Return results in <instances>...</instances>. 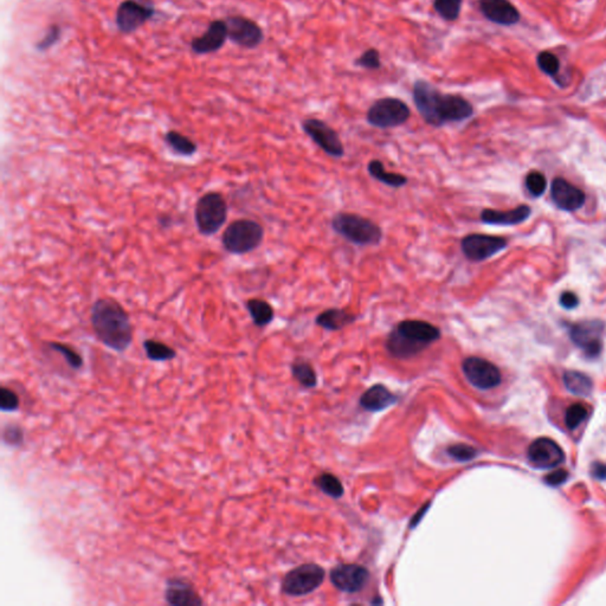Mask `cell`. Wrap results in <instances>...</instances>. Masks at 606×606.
<instances>
[{"label":"cell","mask_w":606,"mask_h":606,"mask_svg":"<svg viewBox=\"0 0 606 606\" xmlns=\"http://www.w3.org/2000/svg\"><path fill=\"white\" fill-rule=\"evenodd\" d=\"M368 571L365 567L354 564H342L334 567L330 572V581L340 591H359L366 584Z\"/></svg>","instance_id":"16"},{"label":"cell","mask_w":606,"mask_h":606,"mask_svg":"<svg viewBox=\"0 0 606 606\" xmlns=\"http://www.w3.org/2000/svg\"><path fill=\"white\" fill-rule=\"evenodd\" d=\"M228 218V204L219 192H207L195 204V221L202 236H214Z\"/></svg>","instance_id":"6"},{"label":"cell","mask_w":606,"mask_h":606,"mask_svg":"<svg viewBox=\"0 0 606 606\" xmlns=\"http://www.w3.org/2000/svg\"><path fill=\"white\" fill-rule=\"evenodd\" d=\"M528 458L538 468L552 469L564 462L565 453L553 439L538 438L528 448Z\"/></svg>","instance_id":"15"},{"label":"cell","mask_w":606,"mask_h":606,"mask_svg":"<svg viewBox=\"0 0 606 606\" xmlns=\"http://www.w3.org/2000/svg\"><path fill=\"white\" fill-rule=\"evenodd\" d=\"M434 11L446 22H455L462 10V0H434Z\"/></svg>","instance_id":"29"},{"label":"cell","mask_w":606,"mask_h":606,"mask_svg":"<svg viewBox=\"0 0 606 606\" xmlns=\"http://www.w3.org/2000/svg\"><path fill=\"white\" fill-rule=\"evenodd\" d=\"M166 602L172 606H200L202 597L195 592L191 583L183 578H171L166 583Z\"/></svg>","instance_id":"18"},{"label":"cell","mask_w":606,"mask_h":606,"mask_svg":"<svg viewBox=\"0 0 606 606\" xmlns=\"http://www.w3.org/2000/svg\"><path fill=\"white\" fill-rule=\"evenodd\" d=\"M302 129L325 154L333 157H344V145L341 143L339 134L325 121L306 119L302 122Z\"/></svg>","instance_id":"11"},{"label":"cell","mask_w":606,"mask_h":606,"mask_svg":"<svg viewBox=\"0 0 606 606\" xmlns=\"http://www.w3.org/2000/svg\"><path fill=\"white\" fill-rule=\"evenodd\" d=\"M228 38V27L225 20H214L205 34L191 41V49L195 53L204 55L221 49Z\"/></svg>","instance_id":"20"},{"label":"cell","mask_w":606,"mask_h":606,"mask_svg":"<svg viewBox=\"0 0 606 606\" xmlns=\"http://www.w3.org/2000/svg\"><path fill=\"white\" fill-rule=\"evenodd\" d=\"M560 304L565 309H573V308H576L579 304V299H578V296L574 292H562V296H560Z\"/></svg>","instance_id":"42"},{"label":"cell","mask_w":606,"mask_h":606,"mask_svg":"<svg viewBox=\"0 0 606 606\" xmlns=\"http://www.w3.org/2000/svg\"><path fill=\"white\" fill-rule=\"evenodd\" d=\"M450 456L460 462H467L477 456V450L467 444H455L448 449Z\"/></svg>","instance_id":"39"},{"label":"cell","mask_w":606,"mask_h":606,"mask_svg":"<svg viewBox=\"0 0 606 606\" xmlns=\"http://www.w3.org/2000/svg\"><path fill=\"white\" fill-rule=\"evenodd\" d=\"M411 109L397 98H379L367 110L366 120L372 127L380 129L399 127L408 122Z\"/></svg>","instance_id":"7"},{"label":"cell","mask_w":606,"mask_h":606,"mask_svg":"<svg viewBox=\"0 0 606 606\" xmlns=\"http://www.w3.org/2000/svg\"><path fill=\"white\" fill-rule=\"evenodd\" d=\"M356 316L352 313L341 309V308H330L322 311L321 314H318L315 318V323L322 327L323 330L335 332L340 330L347 325H352L353 322H356Z\"/></svg>","instance_id":"22"},{"label":"cell","mask_w":606,"mask_h":606,"mask_svg":"<svg viewBox=\"0 0 606 606\" xmlns=\"http://www.w3.org/2000/svg\"><path fill=\"white\" fill-rule=\"evenodd\" d=\"M412 98L419 115L432 127L462 122L474 115V107L467 98L458 94H443L427 79L413 83Z\"/></svg>","instance_id":"1"},{"label":"cell","mask_w":606,"mask_h":606,"mask_svg":"<svg viewBox=\"0 0 606 606\" xmlns=\"http://www.w3.org/2000/svg\"><path fill=\"white\" fill-rule=\"evenodd\" d=\"M48 344L53 351L60 353V356H63L67 365L72 367V370H79L83 366V358L79 356V353L76 352L74 348L65 344L55 342V341L49 342Z\"/></svg>","instance_id":"30"},{"label":"cell","mask_w":606,"mask_h":606,"mask_svg":"<svg viewBox=\"0 0 606 606\" xmlns=\"http://www.w3.org/2000/svg\"><path fill=\"white\" fill-rule=\"evenodd\" d=\"M143 349L146 352L148 359L152 361H169L176 356V349L169 347V344H164L161 341L147 339L143 341Z\"/></svg>","instance_id":"28"},{"label":"cell","mask_w":606,"mask_h":606,"mask_svg":"<svg viewBox=\"0 0 606 606\" xmlns=\"http://www.w3.org/2000/svg\"><path fill=\"white\" fill-rule=\"evenodd\" d=\"M507 247V240L502 237L470 233L460 240V250L465 259L472 262H482L491 259Z\"/></svg>","instance_id":"9"},{"label":"cell","mask_w":606,"mask_h":606,"mask_svg":"<svg viewBox=\"0 0 606 606\" xmlns=\"http://www.w3.org/2000/svg\"><path fill=\"white\" fill-rule=\"evenodd\" d=\"M18 408L19 397L17 393L3 386L0 389V410L3 412H13Z\"/></svg>","instance_id":"38"},{"label":"cell","mask_w":606,"mask_h":606,"mask_svg":"<svg viewBox=\"0 0 606 606\" xmlns=\"http://www.w3.org/2000/svg\"><path fill=\"white\" fill-rule=\"evenodd\" d=\"M228 27V38L242 48L254 49L263 41L264 34L257 22L251 19L235 15L225 20Z\"/></svg>","instance_id":"14"},{"label":"cell","mask_w":606,"mask_h":606,"mask_svg":"<svg viewBox=\"0 0 606 606\" xmlns=\"http://www.w3.org/2000/svg\"><path fill=\"white\" fill-rule=\"evenodd\" d=\"M325 579V571L314 564L299 566L285 576L282 590L289 595H304L315 591Z\"/></svg>","instance_id":"8"},{"label":"cell","mask_w":606,"mask_h":606,"mask_svg":"<svg viewBox=\"0 0 606 606\" xmlns=\"http://www.w3.org/2000/svg\"><path fill=\"white\" fill-rule=\"evenodd\" d=\"M538 65L546 75L555 76L560 69V63L553 53L543 51L538 56Z\"/></svg>","instance_id":"37"},{"label":"cell","mask_w":606,"mask_h":606,"mask_svg":"<svg viewBox=\"0 0 606 606\" xmlns=\"http://www.w3.org/2000/svg\"><path fill=\"white\" fill-rule=\"evenodd\" d=\"M465 378L479 389H494L501 384V372L494 363L479 356H469L462 363Z\"/></svg>","instance_id":"10"},{"label":"cell","mask_w":606,"mask_h":606,"mask_svg":"<svg viewBox=\"0 0 606 606\" xmlns=\"http://www.w3.org/2000/svg\"><path fill=\"white\" fill-rule=\"evenodd\" d=\"M550 197L559 209L573 212L583 207L586 200L584 192L564 178H555L550 185Z\"/></svg>","instance_id":"17"},{"label":"cell","mask_w":606,"mask_h":606,"mask_svg":"<svg viewBox=\"0 0 606 606\" xmlns=\"http://www.w3.org/2000/svg\"><path fill=\"white\" fill-rule=\"evenodd\" d=\"M592 474L599 479H606V464L595 463Z\"/></svg>","instance_id":"43"},{"label":"cell","mask_w":606,"mask_h":606,"mask_svg":"<svg viewBox=\"0 0 606 606\" xmlns=\"http://www.w3.org/2000/svg\"><path fill=\"white\" fill-rule=\"evenodd\" d=\"M153 15L152 5L145 4L140 0H124L116 11V25L121 32L131 34L143 27Z\"/></svg>","instance_id":"13"},{"label":"cell","mask_w":606,"mask_h":606,"mask_svg":"<svg viewBox=\"0 0 606 606\" xmlns=\"http://www.w3.org/2000/svg\"><path fill=\"white\" fill-rule=\"evenodd\" d=\"M588 417V406L581 403H574L569 405L565 412V424L566 427L574 430L579 427L580 424L584 422Z\"/></svg>","instance_id":"31"},{"label":"cell","mask_w":606,"mask_h":606,"mask_svg":"<svg viewBox=\"0 0 606 606\" xmlns=\"http://www.w3.org/2000/svg\"><path fill=\"white\" fill-rule=\"evenodd\" d=\"M567 476H569V474H567L566 470L559 469V470L550 472V475H547L545 481L550 486H559V484L565 482L566 479H567Z\"/></svg>","instance_id":"41"},{"label":"cell","mask_w":606,"mask_h":606,"mask_svg":"<svg viewBox=\"0 0 606 606\" xmlns=\"http://www.w3.org/2000/svg\"><path fill=\"white\" fill-rule=\"evenodd\" d=\"M316 486H320L323 493L332 498H340L344 494V486L339 479L330 474H323L316 479Z\"/></svg>","instance_id":"32"},{"label":"cell","mask_w":606,"mask_h":606,"mask_svg":"<svg viewBox=\"0 0 606 606\" xmlns=\"http://www.w3.org/2000/svg\"><path fill=\"white\" fill-rule=\"evenodd\" d=\"M60 27H57V25H53V27H50L49 32L45 34L43 39H41L39 43L37 44L38 50H46L49 49L51 45L55 44L58 39H60Z\"/></svg>","instance_id":"40"},{"label":"cell","mask_w":606,"mask_h":606,"mask_svg":"<svg viewBox=\"0 0 606 606\" xmlns=\"http://www.w3.org/2000/svg\"><path fill=\"white\" fill-rule=\"evenodd\" d=\"M367 171L373 179L378 180L379 183H385L386 186L389 188H401L408 181V178L403 174L387 172L384 167V164L378 159H373L368 162Z\"/></svg>","instance_id":"24"},{"label":"cell","mask_w":606,"mask_h":606,"mask_svg":"<svg viewBox=\"0 0 606 606\" xmlns=\"http://www.w3.org/2000/svg\"><path fill=\"white\" fill-rule=\"evenodd\" d=\"M529 214H531V209L527 205H520L508 211L483 209L479 218L484 224L509 226V225L520 224L529 217Z\"/></svg>","instance_id":"21"},{"label":"cell","mask_w":606,"mask_h":606,"mask_svg":"<svg viewBox=\"0 0 606 606\" xmlns=\"http://www.w3.org/2000/svg\"><path fill=\"white\" fill-rule=\"evenodd\" d=\"M1 438H3V441L6 446L19 448L24 444V438L25 437H24V431H22V427L17 424H8L3 429Z\"/></svg>","instance_id":"36"},{"label":"cell","mask_w":606,"mask_h":606,"mask_svg":"<svg viewBox=\"0 0 606 606\" xmlns=\"http://www.w3.org/2000/svg\"><path fill=\"white\" fill-rule=\"evenodd\" d=\"M441 339L437 325L423 320H404L391 330L386 339V349L398 359H408L423 352Z\"/></svg>","instance_id":"3"},{"label":"cell","mask_w":606,"mask_h":606,"mask_svg":"<svg viewBox=\"0 0 606 606\" xmlns=\"http://www.w3.org/2000/svg\"><path fill=\"white\" fill-rule=\"evenodd\" d=\"M356 67H363L367 70H378L382 67V60H380V53L378 50L375 48L363 51L356 60H354Z\"/></svg>","instance_id":"35"},{"label":"cell","mask_w":606,"mask_h":606,"mask_svg":"<svg viewBox=\"0 0 606 606\" xmlns=\"http://www.w3.org/2000/svg\"><path fill=\"white\" fill-rule=\"evenodd\" d=\"M479 6L488 20L498 25H512L520 20V13L509 0H479Z\"/></svg>","instance_id":"19"},{"label":"cell","mask_w":606,"mask_h":606,"mask_svg":"<svg viewBox=\"0 0 606 606\" xmlns=\"http://www.w3.org/2000/svg\"><path fill=\"white\" fill-rule=\"evenodd\" d=\"M564 382L569 389L576 396H588L592 391L591 379L581 372L569 370L564 375Z\"/></svg>","instance_id":"27"},{"label":"cell","mask_w":606,"mask_h":606,"mask_svg":"<svg viewBox=\"0 0 606 606\" xmlns=\"http://www.w3.org/2000/svg\"><path fill=\"white\" fill-rule=\"evenodd\" d=\"M524 183H526L528 192L533 197H540V195H543V192L546 191V178L543 173L538 172V171H531V173H528Z\"/></svg>","instance_id":"34"},{"label":"cell","mask_w":606,"mask_h":606,"mask_svg":"<svg viewBox=\"0 0 606 606\" xmlns=\"http://www.w3.org/2000/svg\"><path fill=\"white\" fill-rule=\"evenodd\" d=\"M332 228L339 236L359 247L378 245L382 240V230L377 223L351 212L335 214Z\"/></svg>","instance_id":"4"},{"label":"cell","mask_w":606,"mask_h":606,"mask_svg":"<svg viewBox=\"0 0 606 606\" xmlns=\"http://www.w3.org/2000/svg\"><path fill=\"white\" fill-rule=\"evenodd\" d=\"M292 375L302 385L313 387L316 385V375L313 367L306 361H296L292 367Z\"/></svg>","instance_id":"33"},{"label":"cell","mask_w":606,"mask_h":606,"mask_svg":"<svg viewBox=\"0 0 606 606\" xmlns=\"http://www.w3.org/2000/svg\"><path fill=\"white\" fill-rule=\"evenodd\" d=\"M264 228L252 219H237L225 228L221 244L225 251L232 254H249L262 244Z\"/></svg>","instance_id":"5"},{"label":"cell","mask_w":606,"mask_h":606,"mask_svg":"<svg viewBox=\"0 0 606 606\" xmlns=\"http://www.w3.org/2000/svg\"><path fill=\"white\" fill-rule=\"evenodd\" d=\"M247 309L252 322L257 327H266L273 321L275 311L270 303L262 299H250L247 302Z\"/></svg>","instance_id":"25"},{"label":"cell","mask_w":606,"mask_h":606,"mask_svg":"<svg viewBox=\"0 0 606 606\" xmlns=\"http://www.w3.org/2000/svg\"><path fill=\"white\" fill-rule=\"evenodd\" d=\"M165 143L174 153L181 157H192L198 150L197 143L192 138L176 131L166 133Z\"/></svg>","instance_id":"26"},{"label":"cell","mask_w":606,"mask_h":606,"mask_svg":"<svg viewBox=\"0 0 606 606\" xmlns=\"http://www.w3.org/2000/svg\"><path fill=\"white\" fill-rule=\"evenodd\" d=\"M90 322L95 335L105 347L115 352H126L133 342V325L127 311L110 297L95 301L90 311Z\"/></svg>","instance_id":"2"},{"label":"cell","mask_w":606,"mask_h":606,"mask_svg":"<svg viewBox=\"0 0 606 606\" xmlns=\"http://www.w3.org/2000/svg\"><path fill=\"white\" fill-rule=\"evenodd\" d=\"M397 397L385 386L375 385L363 393L360 399V404L368 411H382L396 403Z\"/></svg>","instance_id":"23"},{"label":"cell","mask_w":606,"mask_h":606,"mask_svg":"<svg viewBox=\"0 0 606 606\" xmlns=\"http://www.w3.org/2000/svg\"><path fill=\"white\" fill-rule=\"evenodd\" d=\"M602 332L604 323L602 321L588 320L573 325L569 330V337L586 356L595 358L602 351Z\"/></svg>","instance_id":"12"}]
</instances>
